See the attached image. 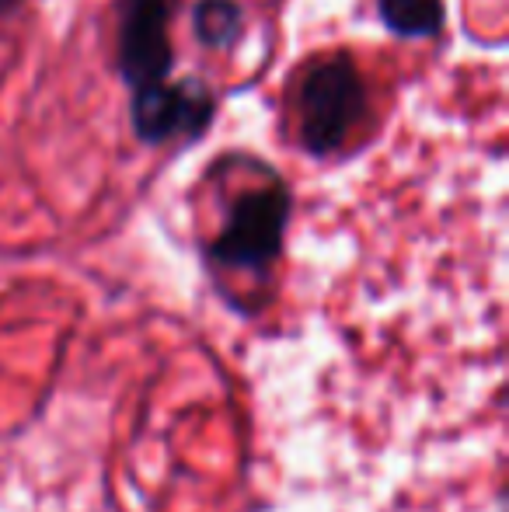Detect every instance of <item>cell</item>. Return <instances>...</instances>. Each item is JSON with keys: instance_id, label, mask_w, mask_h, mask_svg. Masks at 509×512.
<instances>
[{"instance_id": "cell-1", "label": "cell", "mask_w": 509, "mask_h": 512, "mask_svg": "<svg viewBox=\"0 0 509 512\" xmlns=\"http://www.w3.org/2000/svg\"><path fill=\"white\" fill-rule=\"evenodd\" d=\"M255 175L252 185L234 192L224 227L206 244V262L217 279L231 276L265 283L272 276V265L283 255L286 223L293 209L290 189L269 164H258Z\"/></svg>"}, {"instance_id": "cell-2", "label": "cell", "mask_w": 509, "mask_h": 512, "mask_svg": "<svg viewBox=\"0 0 509 512\" xmlns=\"http://www.w3.org/2000/svg\"><path fill=\"white\" fill-rule=\"evenodd\" d=\"M370 95L353 53L318 56L297 84L300 147L311 157H335L367 122Z\"/></svg>"}, {"instance_id": "cell-3", "label": "cell", "mask_w": 509, "mask_h": 512, "mask_svg": "<svg viewBox=\"0 0 509 512\" xmlns=\"http://www.w3.org/2000/svg\"><path fill=\"white\" fill-rule=\"evenodd\" d=\"M213 119H217V95L199 77L133 88L129 126H133L136 140L147 143V147H164L171 140L185 143V147L199 143L210 133Z\"/></svg>"}, {"instance_id": "cell-4", "label": "cell", "mask_w": 509, "mask_h": 512, "mask_svg": "<svg viewBox=\"0 0 509 512\" xmlns=\"http://www.w3.org/2000/svg\"><path fill=\"white\" fill-rule=\"evenodd\" d=\"M171 18L175 0H116V74L129 91L171 77Z\"/></svg>"}, {"instance_id": "cell-5", "label": "cell", "mask_w": 509, "mask_h": 512, "mask_svg": "<svg viewBox=\"0 0 509 512\" xmlns=\"http://www.w3.org/2000/svg\"><path fill=\"white\" fill-rule=\"evenodd\" d=\"M377 18L398 39H433L447 25L443 0H377Z\"/></svg>"}, {"instance_id": "cell-6", "label": "cell", "mask_w": 509, "mask_h": 512, "mask_svg": "<svg viewBox=\"0 0 509 512\" xmlns=\"http://www.w3.org/2000/svg\"><path fill=\"white\" fill-rule=\"evenodd\" d=\"M192 32L199 46H206L210 53H224L238 46V39L245 35V7L238 0H199L192 11Z\"/></svg>"}, {"instance_id": "cell-7", "label": "cell", "mask_w": 509, "mask_h": 512, "mask_svg": "<svg viewBox=\"0 0 509 512\" xmlns=\"http://www.w3.org/2000/svg\"><path fill=\"white\" fill-rule=\"evenodd\" d=\"M21 4H25V0H0V18H7V14H14Z\"/></svg>"}]
</instances>
